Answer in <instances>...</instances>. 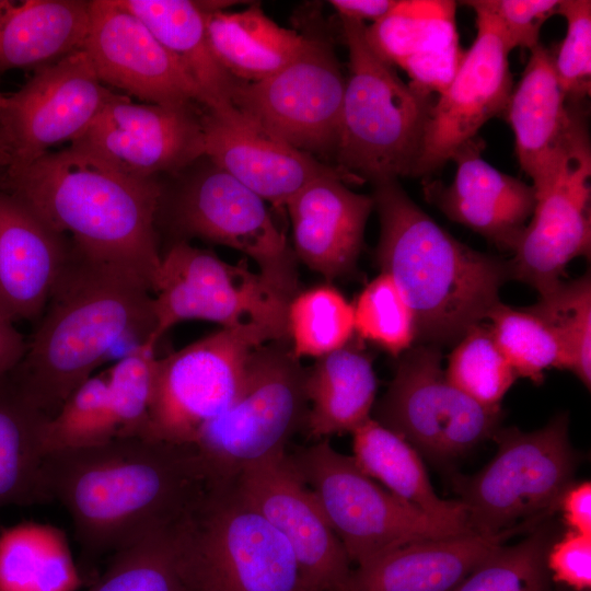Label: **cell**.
<instances>
[{
    "label": "cell",
    "instance_id": "cell-1",
    "mask_svg": "<svg viewBox=\"0 0 591 591\" xmlns=\"http://www.w3.org/2000/svg\"><path fill=\"white\" fill-rule=\"evenodd\" d=\"M213 483L193 444L140 437L50 452L43 464L47 500L67 511L89 563L176 525Z\"/></svg>",
    "mask_w": 591,
    "mask_h": 591
},
{
    "label": "cell",
    "instance_id": "cell-2",
    "mask_svg": "<svg viewBox=\"0 0 591 591\" xmlns=\"http://www.w3.org/2000/svg\"><path fill=\"white\" fill-rule=\"evenodd\" d=\"M0 186L80 256L134 277L152 293L162 254L157 216L163 187L158 178L130 176L70 144L3 171Z\"/></svg>",
    "mask_w": 591,
    "mask_h": 591
},
{
    "label": "cell",
    "instance_id": "cell-3",
    "mask_svg": "<svg viewBox=\"0 0 591 591\" xmlns=\"http://www.w3.org/2000/svg\"><path fill=\"white\" fill-rule=\"evenodd\" d=\"M72 251L10 372L26 399L48 419L117 345L146 343L154 329L148 287Z\"/></svg>",
    "mask_w": 591,
    "mask_h": 591
},
{
    "label": "cell",
    "instance_id": "cell-4",
    "mask_svg": "<svg viewBox=\"0 0 591 591\" xmlns=\"http://www.w3.org/2000/svg\"><path fill=\"white\" fill-rule=\"evenodd\" d=\"M371 197L381 224L375 260L408 303L416 340L456 344L500 302V288L511 279L509 260L454 239L397 179L373 184Z\"/></svg>",
    "mask_w": 591,
    "mask_h": 591
},
{
    "label": "cell",
    "instance_id": "cell-5",
    "mask_svg": "<svg viewBox=\"0 0 591 591\" xmlns=\"http://www.w3.org/2000/svg\"><path fill=\"white\" fill-rule=\"evenodd\" d=\"M340 22L348 76L335 167L355 184L414 176L433 103L371 49L366 24Z\"/></svg>",
    "mask_w": 591,
    "mask_h": 591
},
{
    "label": "cell",
    "instance_id": "cell-6",
    "mask_svg": "<svg viewBox=\"0 0 591 591\" xmlns=\"http://www.w3.org/2000/svg\"><path fill=\"white\" fill-rule=\"evenodd\" d=\"M184 591H306L294 553L232 483H213L177 524Z\"/></svg>",
    "mask_w": 591,
    "mask_h": 591
},
{
    "label": "cell",
    "instance_id": "cell-7",
    "mask_svg": "<svg viewBox=\"0 0 591 591\" xmlns=\"http://www.w3.org/2000/svg\"><path fill=\"white\" fill-rule=\"evenodd\" d=\"M568 431L564 413L535 431L510 427L494 433L493 460L472 476L453 478L472 533L494 535L536 526L558 510L577 466Z\"/></svg>",
    "mask_w": 591,
    "mask_h": 591
},
{
    "label": "cell",
    "instance_id": "cell-8",
    "mask_svg": "<svg viewBox=\"0 0 591 591\" xmlns=\"http://www.w3.org/2000/svg\"><path fill=\"white\" fill-rule=\"evenodd\" d=\"M198 161L174 189L162 188L157 223L163 220L172 243L196 237L243 253L289 303L299 292V262L268 202L206 157Z\"/></svg>",
    "mask_w": 591,
    "mask_h": 591
},
{
    "label": "cell",
    "instance_id": "cell-9",
    "mask_svg": "<svg viewBox=\"0 0 591 591\" xmlns=\"http://www.w3.org/2000/svg\"><path fill=\"white\" fill-rule=\"evenodd\" d=\"M305 376L289 339L253 351L237 397L192 442L215 483H231L245 467L286 452L288 440L305 427Z\"/></svg>",
    "mask_w": 591,
    "mask_h": 591
},
{
    "label": "cell",
    "instance_id": "cell-10",
    "mask_svg": "<svg viewBox=\"0 0 591 591\" xmlns=\"http://www.w3.org/2000/svg\"><path fill=\"white\" fill-rule=\"evenodd\" d=\"M289 459L357 567L406 544L466 534L375 483L327 438L299 449Z\"/></svg>",
    "mask_w": 591,
    "mask_h": 591
},
{
    "label": "cell",
    "instance_id": "cell-11",
    "mask_svg": "<svg viewBox=\"0 0 591 591\" xmlns=\"http://www.w3.org/2000/svg\"><path fill=\"white\" fill-rule=\"evenodd\" d=\"M270 340L280 339L260 324L245 323L158 357L144 438L192 444L237 397L253 351Z\"/></svg>",
    "mask_w": 591,
    "mask_h": 591
},
{
    "label": "cell",
    "instance_id": "cell-12",
    "mask_svg": "<svg viewBox=\"0 0 591 591\" xmlns=\"http://www.w3.org/2000/svg\"><path fill=\"white\" fill-rule=\"evenodd\" d=\"M287 308L246 258L233 265L189 242H175L161 255L152 291L154 329L148 343L157 347L173 326L192 320L221 327L257 323L277 339H288Z\"/></svg>",
    "mask_w": 591,
    "mask_h": 591
},
{
    "label": "cell",
    "instance_id": "cell-13",
    "mask_svg": "<svg viewBox=\"0 0 591 591\" xmlns=\"http://www.w3.org/2000/svg\"><path fill=\"white\" fill-rule=\"evenodd\" d=\"M441 361L438 346L410 347L372 409L374 420L438 463L493 438L501 420V408L485 407L455 387Z\"/></svg>",
    "mask_w": 591,
    "mask_h": 591
},
{
    "label": "cell",
    "instance_id": "cell-14",
    "mask_svg": "<svg viewBox=\"0 0 591 591\" xmlns=\"http://www.w3.org/2000/svg\"><path fill=\"white\" fill-rule=\"evenodd\" d=\"M346 77L331 44L308 36L273 76L237 81L231 103L268 131L316 159H335Z\"/></svg>",
    "mask_w": 591,
    "mask_h": 591
},
{
    "label": "cell",
    "instance_id": "cell-15",
    "mask_svg": "<svg viewBox=\"0 0 591 591\" xmlns=\"http://www.w3.org/2000/svg\"><path fill=\"white\" fill-rule=\"evenodd\" d=\"M121 95L100 81L83 48L36 69L0 107V131L11 153L3 171L28 165L56 144L74 142Z\"/></svg>",
    "mask_w": 591,
    "mask_h": 591
},
{
    "label": "cell",
    "instance_id": "cell-16",
    "mask_svg": "<svg viewBox=\"0 0 591 591\" xmlns=\"http://www.w3.org/2000/svg\"><path fill=\"white\" fill-rule=\"evenodd\" d=\"M476 36L448 86L433 103L414 176L440 169L493 117L505 112L513 89L510 46L497 19L478 0Z\"/></svg>",
    "mask_w": 591,
    "mask_h": 591
},
{
    "label": "cell",
    "instance_id": "cell-17",
    "mask_svg": "<svg viewBox=\"0 0 591 591\" xmlns=\"http://www.w3.org/2000/svg\"><path fill=\"white\" fill-rule=\"evenodd\" d=\"M231 483L237 495L287 540L306 591L348 590L351 561L287 452L245 467Z\"/></svg>",
    "mask_w": 591,
    "mask_h": 591
},
{
    "label": "cell",
    "instance_id": "cell-18",
    "mask_svg": "<svg viewBox=\"0 0 591 591\" xmlns=\"http://www.w3.org/2000/svg\"><path fill=\"white\" fill-rule=\"evenodd\" d=\"M200 107L137 104L123 94L70 144L130 176L179 173L205 157Z\"/></svg>",
    "mask_w": 591,
    "mask_h": 591
},
{
    "label": "cell",
    "instance_id": "cell-19",
    "mask_svg": "<svg viewBox=\"0 0 591 591\" xmlns=\"http://www.w3.org/2000/svg\"><path fill=\"white\" fill-rule=\"evenodd\" d=\"M83 49L100 81L147 104L206 106L179 61L117 0L90 1Z\"/></svg>",
    "mask_w": 591,
    "mask_h": 591
},
{
    "label": "cell",
    "instance_id": "cell-20",
    "mask_svg": "<svg viewBox=\"0 0 591 591\" xmlns=\"http://www.w3.org/2000/svg\"><path fill=\"white\" fill-rule=\"evenodd\" d=\"M590 141L566 158L553 182L536 193L532 217L509 259L511 279L540 296L561 281L566 266L591 251Z\"/></svg>",
    "mask_w": 591,
    "mask_h": 591
},
{
    "label": "cell",
    "instance_id": "cell-21",
    "mask_svg": "<svg viewBox=\"0 0 591 591\" xmlns=\"http://www.w3.org/2000/svg\"><path fill=\"white\" fill-rule=\"evenodd\" d=\"M503 113L519 164L536 193L553 182L571 151L590 141L581 103L569 101L555 71L554 54L541 44L531 50Z\"/></svg>",
    "mask_w": 591,
    "mask_h": 591
},
{
    "label": "cell",
    "instance_id": "cell-22",
    "mask_svg": "<svg viewBox=\"0 0 591 591\" xmlns=\"http://www.w3.org/2000/svg\"><path fill=\"white\" fill-rule=\"evenodd\" d=\"M201 125L205 157L275 207H285L318 177L340 174L347 179L334 165L293 148L232 104L202 107Z\"/></svg>",
    "mask_w": 591,
    "mask_h": 591
},
{
    "label": "cell",
    "instance_id": "cell-23",
    "mask_svg": "<svg viewBox=\"0 0 591 591\" xmlns=\"http://www.w3.org/2000/svg\"><path fill=\"white\" fill-rule=\"evenodd\" d=\"M478 137L464 144L451 160L452 182H428L426 197L450 220L470 228L502 251H513L536 204L534 187L490 165Z\"/></svg>",
    "mask_w": 591,
    "mask_h": 591
},
{
    "label": "cell",
    "instance_id": "cell-24",
    "mask_svg": "<svg viewBox=\"0 0 591 591\" xmlns=\"http://www.w3.org/2000/svg\"><path fill=\"white\" fill-rule=\"evenodd\" d=\"M72 246L0 186V314L37 321L67 268Z\"/></svg>",
    "mask_w": 591,
    "mask_h": 591
},
{
    "label": "cell",
    "instance_id": "cell-25",
    "mask_svg": "<svg viewBox=\"0 0 591 591\" xmlns=\"http://www.w3.org/2000/svg\"><path fill=\"white\" fill-rule=\"evenodd\" d=\"M340 174L313 179L286 204L298 262L327 280L355 270L363 245L371 196L358 194Z\"/></svg>",
    "mask_w": 591,
    "mask_h": 591
},
{
    "label": "cell",
    "instance_id": "cell-26",
    "mask_svg": "<svg viewBox=\"0 0 591 591\" xmlns=\"http://www.w3.org/2000/svg\"><path fill=\"white\" fill-rule=\"evenodd\" d=\"M455 11L451 0H397L382 19L366 25L364 36L381 59L406 72L415 90L440 94L464 54Z\"/></svg>",
    "mask_w": 591,
    "mask_h": 591
},
{
    "label": "cell",
    "instance_id": "cell-27",
    "mask_svg": "<svg viewBox=\"0 0 591 591\" xmlns=\"http://www.w3.org/2000/svg\"><path fill=\"white\" fill-rule=\"evenodd\" d=\"M532 526L406 544L352 570L347 591H452L495 549Z\"/></svg>",
    "mask_w": 591,
    "mask_h": 591
},
{
    "label": "cell",
    "instance_id": "cell-28",
    "mask_svg": "<svg viewBox=\"0 0 591 591\" xmlns=\"http://www.w3.org/2000/svg\"><path fill=\"white\" fill-rule=\"evenodd\" d=\"M90 1L0 0V73L35 70L83 48Z\"/></svg>",
    "mask_w": 591,
    "mask_h": 591
},
{
    "label": "cell",
    "instance_id": "cell-29",
    "mask_svg": "<svg viewBox=\"0 0 591 591\" xmlns=\"http://www.w3.org/2000/svg\"><path fill=\"white\" fill-rule=\"evenodd\" d=\"M378 379L371 357L351 339L306 369L304 429L315 440L352 432L371 418Z\"/></svg>",
    "mask_w": 591,
    "mask_h": 591
},
{
    "label": "cell",
    "instance_id": "cell-30",
    "mask_svg": "<svg viewBox=\"0 0 591 591\" xmlns=\"http://www.w3.org/2000/svg\"><path fill=\"white\" fill-rule=\"evenodd\" d=\"M228 1H210L207 34L221 66L236 80H264L292 61L304 48L308 36L270 19L259 3L228 11Z\"/></svg>",
    "mask_w": 591,
    "mask_h": 591
},
{
    "label": "cell",
    "instance_id": "cell-31",
    "mask_svg": "<svg viewBox=\"0 0 591 591\" xmlns=\"http://www.w3.org/2000/svg\"><path fill=\"white\" fill-rule=\"evenodd\" d=\"M137 16L179 61L201 90L206 108L230 105L234 79L218 61L209 44L207 14L210 1L117 0Z\"/></svg>",
    "mask_w": 591,
    "mask_h": 591
},
{
    "label": "cell",
    "instance_id": "cell-32",
    "mask_svg": "<svg viewBox=\"0 0 591 591\" xmlns=\"http://www.w3.org/2000/svg\"><path fill=\"white\" fill-rule=\"evenodd\" d=\"M352 459L359 470L428 515L472 533L459 500L441 499L418 451L372 417L352 432Z\"/></svg>",
    "mask_w": 591,
    "mask_h": 591
},
{
    "label": "cell",
    "instance_id": "cell-33",
    "mask_svg": "<svg viewBox=\"0 0 591 591\" xmlns=\"http://www.w3.org/2000/svg\"><path fill=\"white\" fill-rule=\"evenodd\" d=\"M48 420L23 395L10 372L0 376V512L47 503L43 484ZM3 526L0 523V532Z\"/></svg>",
    "mask_w": 591,
    "mask_h": 591
},
{
    "label": "cell",
    "instance_id": "cell-34",
    "mask_svg": "<svg viewBox=\"0 0 591 591\" xmlns=\"http://www.w3.org/2000/svg\"><path fill=\"white\" fill-rule=\"evenodd\" d=\"M84 584L59 528L23 522L1 530L0 591H78Z\"/></svg>",
    "mask_w": 591,
    "mask_h": 591
},
{
    "label": "cell",
    "instance_id": "cell-35",
    "mask_svg": "<svg viewBox=\"0 0 591 591\" xmlns=\"http://www.w3.org/2000/svg\"><path fill=\"white\" fill-rule=\"evenodd\" d=\"M287 332L298 359H317L354 338L352 304L332 285H317L297 292L288 303Z\"/></svg>",
    "mask_w": 591,
    "mask_h": 591
},
{
    "label": "cell",
    "instance_id": "cell-36",
    "mask_svg": "<svg viewBox=\"0 0 591 591\" xmlns=\"http://www.w3.org/2000/svg\"><path fill=\"white\" fill-rule=\"evenodd\" d=\"M177 524L112 555L105 570L90 582L86 591H184L176 548Z\"/></svg>",
    "mask_w": 591,
    "mask_h": 591
},
{
    "label": "cell",
    "instance_id": "cell-37",
    "mask_svg": "<svg viewBox=\"0 0 591 591\" xmlns=\"http://www.w3.org/2000/svg\"><path fill=\"white\" fill-rule=\"evenodd\" d=\"M553 333L571 371L588 390L591 385V278L584 274L560 281L525 308Z\"/></svg>",
    "mask_w": 591,
    "mask_h": 591
},
{
    "label": "cell",
    "instance_id": "cell-38",
    "mask_svg": "<svg viewBox=\"0 0 591 591\" xmlns=\"http://www.w3.org/2000/svg\"><path fill=\"white\" fill-rule=\"evenodd\" d=\"M553 532L537 525L513 545L495 549L452 591H558L546 565Z\"/></svg>",
    "mask_w": 591,
    "mask_h": 591
},
{
    "label": "cell",
    "instance_id": "cell-39",
    "mask_svg": "<svg viewBox=\"0 0 591 591\" xmlns=\"http://www.w3.org/2000/svg\"><path fill=\"white\" fill-rule=\"evenodd\" d=\"M118 438L106 372L79 385L44 428V449L50 452L81 449Z\"/></svg>",
    "mask_w": 591,
    "mask_h": 591
},
{
    "label": "cell",
    "instance_id": "cell-40",
    "mask_svg": "<svg viewBox=\"0 0 591 591\" xmlns=\"http://www.w3.org/2000/svg\"><path fill=\"white\" fill-rule=\"evenodd\" d=\"M444 372L465 395L494 409L501 408L503 396L518 379L483 323L472 326L456 343Z\"/></svg>",
    "mask_w": 591,
    "mask_h": 591
},
{
    "label": "cell",
    "instance_id": "cell-41",
    "mask_svg": "<svg viewBox=\"0 0 591 591\" xmlns=\"http://www.w3.org/2000/svg\"><path fill=\"white\" fill-rule=\"evenodd\" d=\"M486 320L499 350L508 360L518 378L533 383L544 381L549 368L566 369L564 352L548 327L533 313L513 309L499 302Z\"/></svg>",
    "mask_w": 591,
    "mask_h": 591
},
{
    "label": "cell",
    "instance_id": "cell-42",
    "mask_svg": "<svg viewBox=\"0 0 591 591\" xmlns=\"http://www.w3.org/2000/svg\"><path fill=\"white\" fill-rule=\"evenodd\" d=\"M354 308L355 333L398 357L416 340L413 312L394 280L381 273L358 296Z\"/></svg>",
    "mask_w": 591,
    "mask_h": 591
},
{
    "label": "cell",
    "instance_id": "cell-43",
    "mask_svg": "<svg viewBox=\"0 0 591 591\" xmlns=\"http://www.w3.org/2000/svg\"><path fill=\"white\" fill-rule=\"evenodd\" d=\"M157 359V347L146 341L128 349L105 371L118 438L146 436Z\"/></svg>",
    "mask_w": 591,
    "mask_h": 591
},
{
    "label": "cell",
    "instance_id": "cell-44",
    "mask_svg": "<svg viewBox=\"0 0 591 591\" xmlns=\"http://www.w3.org/2000/svg\"><path fill=\"white\" fill-rule=\"evenodd\" d=\"M556 13L567 30L554 54L555 71L569 101L581 103L591 88V1L560 0Z\"/></svg>",
    "mask_w": 591,
    "mask_h": 591
},
{
    "label": "cell",
    "instance_id": "cell-45",
    "mask_svg": "<svg viewBox=\"0 0 591 591\" xmlns=\"http://www.w3.org/2000/svg\"><path fill=\"white\" fill-rule=\"evenodd\" d=\"M499 22L511 50L530 51L540 45V32L557 12L559 0H478Z\"/></svg>",
    "mask_w": 591,
    "mask_h": 591
},
{
    "label": "cell",
    "instance_id": "cell-46",
    "mask_svg": "<svg viewBox=\"0 0 591 591\" xmlns=\"http://www.w3.org/2000/svg\"><path fill=\"white\" fill-rule=\"evenodd\" d=\"M546 565L554 583L572 591H590L591 536L568 530L549 546Z\"/></svg>",
    "mask_w": 591,
    "mask_h": 591
},
{
    "label": "cell",
    "instance_id": "cell-47",
    "mask_svg": "<svg viewBox=\"0 0 591 591\" xmlns=\"http://www.w3.org/2000/svg\"><path fill=\"white\" fill-rule=\"evenodd\" d=\"M558 510L569 530L591 536V483H572L563 494Z\"/></svg>",
    "mask_w": 591,
    "mask_h": 591
},
{
    "label": "cell",
    "instance_id": "cell-48",
    "mask_svg": "<svg viewBox=\"0 0 591 591\" xmlns=\"http://www.w3.org/2000/svg\"><path fill=\"white\" fill-rule=\"evenodd\" d=\"M397 0H331L329 4L336 10L339 19H347L366 24L382 19Z\"/></svg>",
    "mask_w": 591,
    "mask_h": 591
},
{
    "label": "cell",
    "instance_id": "cell-49",
    "mask_svg": "<svg viewBox=\"0 0 591 591\" xmlns=\"http://www.w3.org/2000/svg\"><path fill=\"white\" fill-rule=\"evenodd\" d=\"M26 339L14 323L0 314V376L11 372L21 360Z\"/></svg>",
    "mask_w": 591,
    "mask_h": 591
},
{
    "label": "cell",
    "instance_id": "cell-50",
    "mask_svg": "<svg viewBox=\"0 0 591 591\" xmlns=\"http://www.w3.org/2000/svg\"><path fill=\"white\" fill-rule=\"evenodd\" d=\"M11 163V153L8 143L0 131V169L5 170Z\"/></svg>",
    "mask_w": 591,
    "mask_h": 591
},
{
    "label": "cell",
    "instance_id": "cell-51",
    "mask_svg": "<svg viewBox=\"0 0 591 591\" xmlns=\"http://www.w3.org/2000/svg\"><path fill=\"white\" fill-rule=\"evenodd\" d=\"M7 102V95L0 92V107H2Z\"/></svg>",
    "mask_w": 591,
    "mask_h": 591
},
{
    "label": "cell",
    "instance_id": "cell-52",
    "mask_svg": "<svg viewBox=\"0 0 591 591\" xmlns=\"http://www.w3.org/2000/svg\"><path fill=\"white\" fill-rule=\"evenodd\" d=\"M558 591H572V590L561 587V589L558 588Z\"/></svg>",
    "mask_w": 591,
    "mask_h": 591
}]
</instances>
